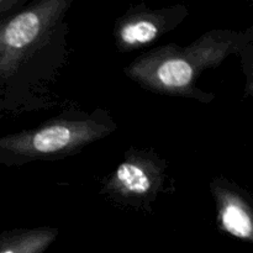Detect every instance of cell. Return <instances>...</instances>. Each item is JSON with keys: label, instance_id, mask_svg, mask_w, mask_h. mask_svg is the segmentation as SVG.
I'll return each mask as SVG.
<instances>
[{"label": "cell", "instance_id": "52a82bcc", "mask_svg": "<svg viewBox=\"0 0 253 253\" xmlns=\"http://www.w3.org/2000/svg\"><path fill=\"white\" fill-rule=\"evenodd\" d=\"M157 36V27L151 21H137L127 25L121 31V37L126 43H146Z\"/></svg>", "mask_w": 253, "mask_h": 253}, {"label": "cell", "instance_id": "5b68a950", "mask_svg": "<svg viewBox=\"0 0 253 253\" xmlns=\"http://www.w3.org/2000/svg\"><path fill=\"white\" fill-rule=\"evenodd\" d=\"M48 232H36L0 242V253H41L52 241Z\"/></svg>", "mask_w": 253, "mask_h": 253}, {"label": "cell", "instance_id": "6da1fadb", "mask_svg": "<svg viewBox=\"0 0 253 253\" xmlns=\"http://www.w3.org/2000/svg\"><path fill=\"white\" fill-rule=\"evenodd\" d=\"M84 133L76 126L54 125L37 131L31 137V147L35 152L53 153L64 150L79 140Z\"/></svg>", "mask_w": 253, "mask_h": 253}, {"label": "cell", "instance_id": "3957f363", "mask_svg": "<svg viewBox=\"0 0 253 253\" xmlns=\"http://www.w3.org/2000/svg\"><path fill=\"white\" fill-rule=\"evenodd\" d=\"M222 226L232 236L239 239H251L253 225L247 210L241 203L236 200H229L222 205L220 210Z\"/></svg>", "mask_w": 253, "mask_h": 253}, {"label": "cell", "instance_id": "277c9868", "mask_svg": "<svg viewBox=\"0 0 253 253\" xmlns=\"http://www.w3.org/2000/svg\"><path fill=\"white\" fill-rule=\"evenodd\" d=\"M157 76L166 86L182 88L192 81L193 67L184 59H169L161 64Z\"/></svg>", "mask_w": 253, "mask_h": 253}, {"label": "cell", "instance_id": "8992f818", "mask_svg": "<svg viewBox=\"0 0 253 253\" xmlns=\"http://www.w3.org/2000/svg\"><path fill=\"white\" fill-rule=\"evenodd\" d=\"M118 180L128 192L142 194L151 187V182L145 170L132 163H123L116 172Z\"/></svg>", "mask_w": 253, "mask_h": 253}, {"label": "cell", "instance_id": "7a4b0ae2", "mask_svg": "<svg viewBox=\"0 0 253 253\" xmlns=\"http://www.w3.org/2000/svg\"><path fill=\"white\" fill-rule=\"evenodd\" d=\"M40 29L41 21L36 12H22L6 25L2 32V42L12 48H22L36 39Z\"/></svg>", "mask_w": 253, "mask_h": 253}]
</instances>
